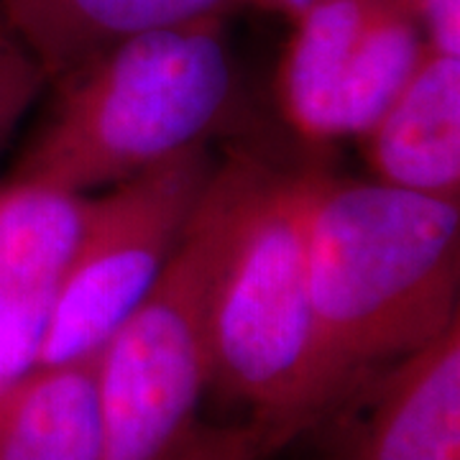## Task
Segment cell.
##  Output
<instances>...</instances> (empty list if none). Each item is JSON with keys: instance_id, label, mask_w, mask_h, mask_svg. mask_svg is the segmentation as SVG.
Masks as SVG:
<instances>
[{"instance_id": "cell-1", "label": "cell", "mask_w": 460, "mask_h": 460, "mask_svg": "<svg viewBox=\"0 0 460 460\" xmlns=\"http://www.w3.org/2000/svg\"><path fill=\"white\" fill-rule=\"evenodd\" d=\"M307 277L317 425L460 323V202L313 169Z\"/></svg>"}, {"instance_id": "cell-2", "label": "cell", "mask_w": 460, "mask_h": 460, "mask_svg": "<svg viewBox=\"0 0 460 460\" xmlns=\"http://www.w3.org/2000/svg\"><path fill=\"white\" fill-rule=\"evenodd\" d=\"M57 87L54 115L16 180L77 195L118 184L202 146L223 123L235 95L226 18L133 33Z\"/></svg>"}, {"instance_id": "cell-3", "label": "cell", "mask_w": 460, "mask_h": 460, "mask_svg": "<svg viewBox=\"0 0 460 460\" xmlns=\"http://www.w3.org/2000/svg\"><path fill=\"white\" fill-rule=\"evenodd\" d=\"M310 174L246 156L213 284V384L251 411L266 456L313 428Z\"/></svg>"}, {"instance_id": "cell-4", "label": "cell", "mask_w": 460, "mask_h": 460, "mask_svg": "<svg viewBox=\"0 0 460 460\" xmlns=\"http://www.w3.org/2000/svg\"><path fill=\"white\" fill-rule=\"evenodd\" d=\"M243 172V154L213 172L159 279L98 353L102 460H172L199 428L213 384L215 271Z\"/></svg>"}, {"instance_id": "cell-5", "label": "cell", "mask_w": 460, "mask_h": 460, "mask_svg": "<svg viewBox=\"0 0 460 460\" xmlns=\"http://www.w3.org/2000/svg\"><path fill=\"white\" fill-rule=\"evenodd\" d=\"M213 172L202 144L93 198L36 368L98 356L159 279Z\"/></svg>"}, {"instance_id": "cell-6", "label": "cell", "mask_w": 460, "mask_h": 460, "mask_svg": "<svg viewBox=\"0 0 460 460\" xmlns=\"http://www.w3.org/2000/svg\"><path fill=\"white\" fill-rule=\"evenodd\" d=\"M93 198L13 180L0 187V384L36 368Z\"/></svg>"}, {"instance_id": "cell-7", "label": "cell", "mask_w": 460, "mask_h": 460, "mask_svg": "<svg viewBox=\"0 0 460 460\" xmlns=\"http://www.w3.org/2000/svg\"><path fill=\"white\" fill-rule=\"evenodd\" d=\"M353 399L358 417L338 460H460V323Z\"/></svg>"}, {"instance_id": "cell-8", "label": "cell", "mask_w": 460, "mask_h": 460, "mask_svg": "<svg viewBox=\"0 0 460 460\" xmlns=\"http://www.w3.org/2000/svg\"><path fill=\"white\" fill-rule=\"evenodd\" d=\"M358 144L381 184L460 202V57L425 51Z\"/></svg>"}, {"instance_id": "cell-9", "label": "cell", "mask_w": 460, "mask_h": 460, "mask_svg": "<svg viewBox=\"0 0 460 460\" xmlns=\"http://www.w3.org/2000/svg\"><path fill=\"white\" fill-rule=\"evenodd\" d=\"M248 0H0V21L57 84L133 33L228 18Z\"/></svg>"}, {"instance_id": "cell-10", "label": "cell", "mask_w": 460, "mask_h": 460, "mask_svg": "<svg viewBox=\"0 0 460 460\" xmlns=\"http://www.w3.org/2000/svg\"><path fill=\"white\" fill-rule=\"evenodd\" d=\"M376 0H320L292 18L277 72V100L289 128L307 144L343 138V87L353 51Z\"/></svg>"}, {"instance_id": "cell-11", "label": "cell", "mask_w": 460, "mask_h": 460, "mask_svg": "<svg viewBox=\"0 0 460 460\" xmlns=\"http://www.w3.org/2000/svg\"><path fill=\"white\" fill-rule=\"evenodd\" d=\"M98 356L0 389V460H102Z\"/></svg>"}, {"instance_id": "cell-12", "label": "cell", "mask_w": 460, "mask_h": 460, "mask_svg": "<svg viewBox=\"0 0 460 460\" xmlns=\"http://www.w3.org/2000/svg\"><path fill=\"white\" fill-rule=\"evenodd\" d=\"M47 77L26 47L0 21V148L44 90Z\"/></svg>"}, {"instance_id": "cell-13", "label": "cell", "mask_w": 460, "mask_h": 460, "mask_svg": "<svg viewBox=\"0 0 460 460\" xmlns=\"http://www.w3.org/2000/svg\"><path fill=\"white\" fill-rule=\"evenodd\" d=\"M261 438L251 425L235 428H198L172 460H261Z\"/></svg>"}, {"instance_id": "cell-14", "label": "cell", "mask_w": 460, "mask_h": 460, "mask_svg": "<svg viewBox=\"0 0 460 460\" xmlns=\"http://www.w3.org/2000/svg\"><path fill=\"white\" fill-rule=\"evenodd\" d=\"M429 51L460 57V0H411Z\"/></svg>"}, {"instance_id": "cell-15", "label": "cell", "mask_w": 460, "mask_h": 460, "mask_svg": "<svg viewBox=\"0 0 460 460\" xmlns=\"http://www.w3.org/2000/svg\"><path fill=\"white\" fill-rule=\"evenodd\" d=\"M314 3H320V0H248V8H259L266 13H279V16L292 21Z\"/></svg>"}, {"instance_id": "cell-16", "label": "cell", "mask_w": 460, "mask_h": 460, "mask_svg": "<svg viewBox=\"0 0 460 460\" xmlns=\"http://www.w3.org/2000/svg\"><path fill=\"white\" fill-rule=\"evenodd\" d=\"M0 389H5V386H3V384H0Z\"/></svg>"}]
</instances>
